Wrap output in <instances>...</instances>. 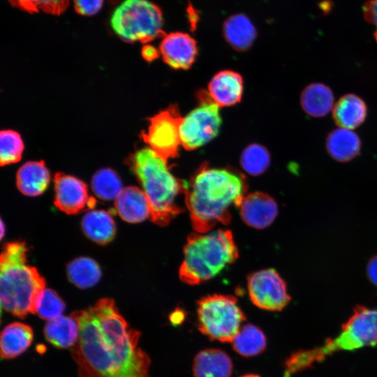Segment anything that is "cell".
I'll return each instance as SVG.
<instances>
[{"label":"cell","instance_id":"6da1fadb","mask_svg":"<svg viewBox=\"0 0 377 377\" xmlns=\"http://www.w3.org/2000/svg\"><path fill=\"white\" fill-rule=\"evenodd\" d=\"M71 316L80 327L71 348L80 377H150L151 360L139 346L141 332L129 327L113 300L101 299Z\"/></svg>","mask_w":377,"mask_h":377},{"label":"cell","instance_id":"7a4b0ae2","mask_svg":"<svg viewBox=\"0 0 377 377\" xmlns=\"http://www.w3.org/2000/svg\"><path fill=\"white\" fill-rule=\"evenodd\" d=\"M247 189L246 177L237 170L200 166L186 182L184 193L193 229L206 233L219 223L228 224L230 207L240 206Z\"/></svg>","mask_w":377,"mask_h":377},{"label":"cell","instance_id":"3957f363","mask_svg":"<svg viewBox=\"0 0 377 377\" xmlns=\"http://www.w3.org/2000/svg\"><path fill=\"white\" fill-rule=\"evenodd\" d=\"M128 161L149 201L151 220L158 226H167L183 212L177 200L184 196L186 182L172 174L168 161L151 148L137 151Z\"/></svg>","mask_w":377,"mask_h":377},{"label":"cell","instance_id":"277c9868","mask_svg":"<svg viewBox=\"0 0 377 377\" xmlns=\"http://www.w3.org/2000/svg\"><path fill=\"white\" fill-rule=\"evenodd\" d=\"M27 250L22 242H8L0 258L1 306L20 318L36 313L37 301L45 288L44 278L27 264Z\"/></svg>","mask_w":377,"mask_h":377},{"label":"cell","instance_id":"5b68a950","mask_svg":"<svg viewBox=\"0 0 377 377\" xmlns=\"http://www.w3.org/2000/svg\"><path fill=\"white\" fill-rule=\"evenodd\" d=\"M237 258L230 230L191 233L184 248L179 276L183 282L197 285L216 276Z\"/></svg>","mask_w":377,"mask_h":377},{"label":"cell","instance_id":"8992f818","mask_svg":"<svg viewBox=\"0 0 377 377\" xmlns=\"http://www.w3.org/2000/svg\"><path fill=\"white\" fill-rule=\"evenodd\" d=\"M377 345V309L357 306L341 332L322 346L293 353L285 361V377L311 368L332 353Z\"/></svg>","mask_w":377,"mask_h":377},{"label":"cell","instance_id":"52a82bcc","mask_svg":"<svg viewBox=\"0 0 377 377\" xmlns=\"http://www.w3.org/2000/svg\"><path fill=\"white\" fill-rule=\"evenodd\" d=\"M110 24L115 34L127 43H149L163 37L161 8L149 0H124L113 11Z\"/></svg>","mask_w":377,"mask_h":377},{"label":"cell","instance_id":"ba28073f","mask_svg":"<svg viewBox=\"0 0 377 377\" xmlns=\"http://www.w3.org/2000/svg\"><path fill=\"white\" fill-rule=\"evenodd\" d=\"M198 327L212 340L232 342L246 320L232 295L214 294L198 302Z\"/></svg>","mask_w":377,"mask_h":377},{"label":"cell","instance_id":"9c48e42d","mask_svg":"<svg viewBox=\"0 0 377 377\" xmlns=\"http://www.w3.org/2000/svg\"><path fill=\"white\" fill-rule=\"evenodd\" d=\"M198 99V106L183 118L180 126L182 146L188 151L198 149L215 138L221 124L219 106L208 92H200Z\"/></svg>","mask_w":377,"mask_h":377},{"label":"cell","instance_id":"30bf717a","mask_svg":"<svg viewBox=\"0 0 377 377\" xmlns=\"http://www.w3.org/2000/svg\"><path fill=\"white\" fill-rule=\"evenodd\" d=\"M183 117L177 105H171L149 119L147 132L141 137L151 149L168 161L176 157L182 145L180 126Z\"/></svg>","mask_w":377,"mask_h":377},{"label":"cell","instance_id":"8fae6325","mask_svg":"<svg viewBox=\"0 0 377 377\" xmlns=\"http://www.w3.org/2000/svg\"><path fill=\"white\" fill-rule=\"evenodd\" d=\"M247 285L251 301L260 309L281 311L290 300L286 282L274 269L251 274Z\"/></svg>","mask_w":377,"mask_h":377},{"label":"cell","instance_id":"7c38bea8","mask_svg":"<svg viewBox=\"0 0 377 377\" xmlns=\"http://www.w3.org/2000/svg\"><path fill=\"white\" fill-rule=\"evenodd\" d=\"M54 205L67 214H76L86 207L93 208L96 200L88 195L87 186L82 180L62 172L54 177Z\"/></svg>","mask_w":377,"mask_h":377},{"label":"cell","instance_id":"4fadbf2b","mask_svg":"<svg viewBox=\"0 0 377 377\" xmlns=\"http://www.w3.org/2000/svg\"><path fill=\"white\" fill-rule=\"evenodd\" d=\"M158 50L165 63L174 69H188L198 54L195 40L179 31L165 35Z\"/></svg>","mask_w":377,"mask_h":377},{"label":"cell","instance_id":"5bb4252c","mask_svg":"<svg viewBox=\"0 0 377 377\" xmlns=\"http://www.w3.org/2000/svg\"><path fill=\"white\" fill-rule=\"evenodd\" d=\"M242 220L248 226L263 229L270 226L278 214L276 201L269 195L253 192L245 195L239 206Z\"/></svg>","mask_w":377,"mask_h":377},{"label":"cell","instance_id":"9a60e30c","mask_svg":"<svg viewBox=\"0 0 377 377\" xmlns=\"http://www.w3.org/2000/svg\"><path fill=\"white\" fill-rule=\"evenodd\" d=\"M243 80L238 73L225 70L217 73L208 84V94L219 107L238 103L242 96Z\"/></svg>","mask_w":377,"mask_h":377},{"label":"cell","instance_id":"2e32d148","mask_svg":"<svg viewBox=\"0 0 377 377\" xmlns=\"http://www.w3.org/2000/svg\"><path fill=\"white\" fill-rule=\"evenodd\" d=\"M114 209L124 221L132 223L142 222L151 216L148 198L137 186L124 188L115 199Z\"/></svg>","mask_w":377,"mask_h":377},{"label":"cell","instance_id":"e0dca14e","mask_svg":"<svg viewBox=\"0 0 377 377\" xmlns=\"http://www.w3.org/2000/svg\"><path fill=\"white\" fill-rule=\"evenodd\" d=\"M232 362L224 351L208 348L200 351L193 364L194 377H230Z\"/></svg>","mask_w":377,"mask_h":377},{"label":"cell","instance_id":"ac0fdd59","mask_svg":"<svg viewBox=\"0 0 377 377\" xmlns=\"http://www.w3.org/2000/svg\"><path fill=\"white\" fill-rule=\"evenodd\" d=\"M332 112L333 119L339 127L353 130L365 121L367 107L361 97L350 93L340 97Z\"/></svg>","mask_w":377,"mask_h":377},{"label":"cell","instance_id":"d6986e66","mask_svg":"<svg viewBox=\"0 0 377 377\" xmlns=\"http://www.w3.org/2000/svg\"><path fill=\"white\" fill-rule=\"evenodd\" d=\"M33 339L34 332L29 325L18 322L7 325L1 333V358L10 360L18 357L29 348Z\"/></svg>","mask_w":377,"mask_h":377},{"label":"cell","instance_id":"ffe728a7","mask_svg":"<svg viewBox=\"0 0 377 377\" xmlns=\"http://www.w3.org/2000/svg\"><path fill=\"white\" fill-rule=\"evenodd\" d=\"M325 147L329 155L339 162H348L360 152L362 142L353 130L338 127L327 136Z\"/></svg>","mask_w":377,"mask_h":377},{"label":"cell","instance_id":"44dd1931","mask_svg":"<svg viewBox=\"0 0 377 377\" xmlns=\"http://www.w3.org/2000/svg\"><path fill=\"white\" fill-rule=\"evenodd\" d=\"M50 175L44 161H29L23 164L16 174V185L20 191L28 196H38L47 188Z\"/></svg>","mask_w":377,"mask_h":377},{"label":"cell","instance_id":"7402d4cb","mask_svg":"<svg viewBox=\"0 0 377 377\" xmlns=\"http://www.w3.org/2000/svg\"><path fill=\"white\" fill-rule=\"evenodd\" d=\"M300 104L306 114L312 117H323L327 115L334 105V97L332 89L321 82L308 84L302 91Z\"/></svg>","mask_w":377,"mask_h":377},{"label":"cell","instance_id":"603a6c76","mask_svg":"<svg viewBox=\"0 0 377 377\" xmlns=\"http://www.w3.org/2000/svg\"><path fill=\"white\" fill-rule=\"evenodd\" d=\"M223 31L228 43L239 52L250 48L257 36L255 26L246 15L242 13L227 18L223 23Z\"/></svg>","mask_w":377,"mask_h":377},{"label":"cell","instance_id":"cb8c5ba5","mask_svg":"<svg viewBox=\"0 0 377 377\" xmlns=\"http://www.w3.org/2000/svg\"><path fill=\"white\" fill-rule=\"evenodd\" d=\"M85 235L99 244L110 242L116 233V226L110 214L101 209L87 212L81 222Z\"/></svg>","mask_w":377,"mask_h":377},{"label":"cell","instance_id":"d4e9b609","mask_svg":"<svg viewBox=\"0 0 377 377\" xmlns=\"http://www.w3.org/2000/svg\"><path fill=\"white\" fill-rule=\"evenodd\" d=\"M44 335L46 340L57 348H72L79 338V325L71 315L61 316L46 323Z\"/></svg>","mask_w":377,"mask_h":377},{"label":"cell","instance_id":"484cf974","mask_svg":"<svg viewBox=\"0 0 377 377\" xmlns=\"http://www.w3.org/2000/svg\"><path fill=\"white\" fill-rule=\"evenodd\" d=\"M234 350L244 357H253L263 353L267 346L266 337L258 327L246 324L241 327L232 341Z\"/></svg>","mask_w":377,"mask_h":377},{"label":"cell","instance_id":"4316f807","mask_svg":"<svg viewBox=\"0 0 377 377\" xmlns=\"http://www.w3.org/2000/svg\"><path fill=\"white\" fill-rule=\"evenodd\" d=\"M69 280L80 288H88L96 285L101 277L98 263L87 257H80L72 260L67 266Z\"/></svg>","mask_w":377,"mask_h":377},{"label":"cell","instance_id":"83f0119b","mask_svg":"<svg viewBox=\"0 0 377 377\" xmlns=\"http://www.w3.org/2000/svg\"><path fill=\"white\" fill-rule=\"evenodd\" d=\"M91 184L96 195L103 200H115L123 189L119 175L110 168H102L95 172Z\"/></svg>","mask_w":377,"mask_h":377},{"label":"cell","instance_id":"f1b7e54d","mask_svg":"<svg viewBox=\"0 0 377 377\" xmlns=\"http://www.w3.org/2000/svg\"><path fill=\"white\" fill-rule=\"evenodd\" d=\"M268 150L259 144H251L246 147L240 156L242 168L249 175L258 176L267 170L270 164Z\"/></svg>","mask_w":377,"mask_h":377},{"label":"cell","instance_id":"f546056e","mask_svg":"<svg viewBox=\"0 0 377 377\" xmlns=\"http://www.w3.org/2000/svg\"><path fill=\"white\" fill-rule=\"evenodd\" d=\"M24 144L20 135L13 130L0 133V163L1 166L20 161Z\"/></svg>","mask_w":377,"mask_h":377},{"label":"cell","instance_id":"4dcf8cb0","mask_svg":"<svg viewBox=\"0 0 377 377\" xmlns=\"http://www.w3.org/2000/svg\"><path fill=\"white\" fill-rule=\"evenodd\" d=\"M65 307V303L58 294L45 288L37 301L36 313L43 320L49 321L61 316Z\"/></svg>","mask_w":377,"mask_h":377},{"label":"cell","instance_id":"1f68e13d","mask_svg":"<svg viewBox=\"0 0 377 377\" xmlns=\"http://www.w3.org/2000/svg\"><path fill=\"white\" fill-rule=\"evenodd\" d=\"M14 7L30 13L42 11L59 15L68 8L70 0H8Z\"/></svg>","mask_w":377,"mask_h":377},{"label":"cell","instance_id":"d6a6232c","mask_svg":"<svg viewBox=\"0 0 377 377\" xmlns=\"http://www.w3.org/2000/svg\"><path fill=\"white\" fill-rule=\"evenodd\" d=\"M76 12L82 15H93L101 8L103 0H73Z\"/></svg>","mask_w":377,"mask_h":377},{"label":"cell","instance_id":"836d02e7","mask_svg":"<svg viewBox=\"0 0 377 377\" xmlns=\"http://www.w3.org/2000/svg\"><path fill=\"white\" fill-rule=\"evenodd\" d=\"M364 20L375 27L374 37L377 43V0H368L362 7Z\"/></svg>","mask_w":377,"mask_h":377},{"label":"cell","instance_id":"e575fe53","mask_svg":"<svg viewBox=\"0 0 377 377\" xmlns=\"http://www.w3.org/2000/svg\"><path fill=\"white\" fill-rule=\"evenodd\" d=\"M367 272L370 281L377 287V255L369 261Z\"/></svg>","mask_w":377,"mask_h":377},{"label":"cell","instance_id":"d590c367","mask_svg":"<svg viewBox=\"0 0 377 377\" xmlns=\"http://www.w3.org/2000/svg\"><path fill=\"white\" fill-rule=\"evenodd\" d=\"M159 54V50H157L155 47L150 45H146L142 49V55L143 58L148 61H151L158 58Z\"/></svg>","mask_w":377,"mask_h":377},{"label":"cell","instance_id":"8d00e7d4","mask_svg":"<svg viewBox=\"0 0 377 377\" xmlns=\"http://www.w3.org/2000/svg\"><path fill=\"white\" fill-rule=\"evenodd\" d=\"M187 13L191 27L193 30L195 29L197 22L198 20V15L191 4H189L187 8Z\"/></svg>","mask_w":377,"mask_h":377},{"label":"cell","instance_id":"74e56055","mask_svg":"<svg viewBox=\"0 0 377 377\" xmlns=\"http://www.w3.org/2000/svg\"><path fill=\"white\" fill-rule=\"evenodd\" d=\"M241 377H260V376L256 374H247V375L242 376Z\"/></svg>","mask_w":377,"mask_h":377},{"label":"cell","instance_id":"f35d334b","mask_svg":"<svg viewBox=\"0 0 377 377\" xmlns=\"http://www.w3.org/2000/svg\"><path fill=\"white\" fill-rule=\"evenodd\" d=\"M1 238H3V234H4V230H3L4 226H3V221H1Z\"/></svg>","mask_w":377,"mask_h":377}]
</instances>
